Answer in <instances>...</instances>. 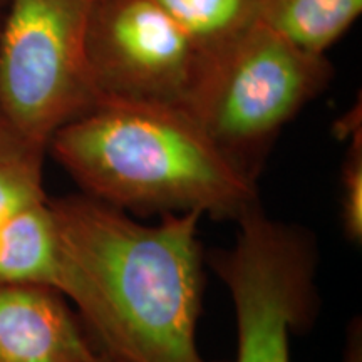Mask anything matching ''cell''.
I'll use <instances>...</instances> for the list:
<instances>
[{
	"label": "cell",
	"instance_id": "cell-1",
	"mask_svg": "<svg viewBox=\"0 0 362 362\" xmlns=\"http://www.w3.org/2000/svg\"><path fill=\"white\" fill-rule=\"evenodd\" d=\"M59 247L56 291L101 354L123 362H210L197 344L202 214L144 225L88 194L49 198Z\"/></svg>",
	"mask_w": 362,
	"mask_h": 362
},
{
	"label": "cell",
	"instance_id": "cell-2",
	"mask_svg": "<svg viewBox=\"0 0 362 362\" xmlns=\"http://www.w3.org/2000/svg\"><path fill=\"white\" fill-rule=\"evenodd\" d=\"M47 151L84 194L123 211L237 221L259 205L255 178L180 107L104 99L59 129Z\"/></svg>",
	"mask_w": 362,
	"mask_h": 362
},
{
	"label": "cell",
	"instance_id": "cell-3",
	"mask_svg": "<svg viewBox=\"0 0 362 362\" xmlns=\"http://www.w3.org/2000/svg\"><path fill=\"white\" fill-rule=\"evenodd\" d=\"M332 64L262 24L210 64L189 115L226 156L257 180L280 131L327 88Z\"/></svg>",
	"mask_w": 362,
	"mask_h": 362
},
{
	"label": "cell",
	"instance_id": "cell-4",
	"mask_svg": "<svg viewBox=\"0 0 362 362\" xmlns=\"http://www.w3.org/2000/svg\"><path fill=\"white\" fill-rule=\"evenodd\" d=\"M94 0H8L0 25V110L47 151L59 129L101 103L88 57Z\"/></svg>",
	"mask_w": 362,
	"mask_h": 362
},
{
	"label": "cell",
	"instance_id": "cell-5",
	"mask_svg": "<svg viewBox=\"0 0 362 362\" xmlns=\"http://www.w3.org/2000/svg\"><path fill=\"white\" fill-rule=\"evenodd\" d=\"M237 223L233 247L211 257L233 302L235 362H291L292 332L309 325L315 312V243L262 208Z\"/></svg>",
	"mask_w": 362,
	"mask_h": 362
},
{
	"label": "cell",
	"instance_id": "cell-6",
	"mask_svg": "<svg viewBox=\"0 0 362 362\" xmlns=\"http://www.w3.org/2000/svg\"><path fill=\"white\" fill-rule=\"evenodd\" d=\"M88 57L99 98L189 111L210 62L155 0H94Z\"/></svg>",
	"mask_w": 362,
	"mask_h": 362
},
{
	"label": "cell",
	"instance_id": "cell-7",
	"mask_svg": "<svg viewBox=\"0 0 362 362\" xmlns=\"http://www.w3.org/2000/svg\"><path fill=\"white\" fill-rule=\"evenodd\" d=\"M99 354L57 291L0 285V362H89Z\"/></svg>",
	"mask_w": 362,
	"mask_h": 362
},
{
	"label": "cell",
	"instance_id": "cell-8",
	"mask_svg": "<svg viewBox=\"0 0 362 362\" xmlns=\"http://www.w3.org/2000/svg\"><path fill=\"white\" fill-rule=\"evenodd\" d=\"M47 200L0 225V285H42L56 291L59 247Z\"/></svg>",
	"mask_w": 362,
	"mask_h": 362
},
{
	"label": "cell",
	"instance_id": "cell-9",
	"mask_svg": "<svg viewBox=\"0 0 362 362\" xmlns=\"http://www.w3.org/2000/svg\"><path fill=\"white\" fill-rule=\"evenodd\" d=\"M361 12L362 0H262L260 22L297 47L327 56Z\"/></svg>",
	"mask_w": 362,
	"mask_h": 362
},
{
	"label": "cell",
	"instance_id": "cell-10",
	"mask_svg": "<svg viewBox=\"0 0 362 362\" xmlns=\"http://www.w3.org/2000/svg\"><path fill=\"white\" fill-rule=\"evenodd\" d=\"M197 42L208 62L260 22L262 0H155ZM210 69V67H208Z\"/></svg>",
	"mask_w": 362,
	"mask_h": 362
},
{
	"label": "cell",
	"instance_id": "cell-11",
	"mask_svg": "<svg viewBox=\"0 0 362 362\" xmlns=\"http://www.w3.org/2000/svg\"><path fill=\"white\" fill-rule=\"evenodd\" d=\"M44 155L30 153L0 160V225L49 198L42 183Z\"/></svg>",
	"mask_w": 362,
	"mask_h": 362
},
{
	"label": "cell",
	"instance_id": "cell-12",
	"mask_svg": "<svg viewBox=\"0 0 362 362\" xmlns=\"http://www.w3.org/2000/svg\"><path fill=\"white\" fill-rule=\"evenodd\" d=\"M349 139L341 173V220L346 237L362 240V126L346 136Z\"/></svg>",
	"mask_w": 362,
	"mask_h": 362
},
{
	"label": "cell",
	"instance_id": "cell-13",
	"mask_svg": "<svg viewBox=\"0 0 362 362\" xmlns=\"http://www.w3.org/2000/svg\"><path fill=\"white\" fill-rule=\"evenodd\" d=\"M30 153H45V149L25 141L0 110V160L30 155Z\"/></svg>",
	"mask_w": 362,
	"mask_h": 362
},
{
	"label": "cell",
	"instance_id": "cell-14",
	"mask_svg": "<svg viewBox=\"0 0 362 362\" xmlns=\"http://www.w3.org/2000/svg\"><path fill=\"white\" fill-rule=\"evenodd\" d=\"M341 362H362V327L359 319L354 320L349 330H347L346 346H344V356Z\"/></svg>",
	"mask_w": 362,
	"mask_h": 362
},
{
	"label": "cell",
	"instance_id": "cell-15",
	"mask_svg": "<svg viewBox=\"0 0 362 362\" xmlns=\"http://www.w3.org/2000/svg\"><path fill=\"white\" fill-rule=\"evenodd\" d=\"M89 362H123V361H119V359H115V357H111V356H106V354H99L96 359H93V361H89Z\"/></svg>",
	"mask_w": 362,
	"mask_h": 362
},
{
	"label": "cell",
	"instance_id": "cell-16",
	"mask_svg": "<svg viewBox=\"0 0 362 362\" xmlns=\"http://www.w3.org/2000/svg\"><path fill=\"white\" fill-rule=\"evenodd\" d=\"M7 6H8V0H0V25H2L4 16H6Z\"/></svg>",
	"mask_w": 362,
	"mask_h": 362
}]
</instances>
